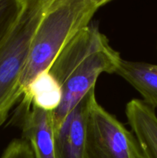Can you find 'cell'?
<instances>
[{
	"label": "cell",
	"instance_id": "6da1fadb",
	"mask_svg": "<svg viewBox=\"0 0 157 158\" xmlns=\"http://www.w3.org/2000/svg\"><path fill=\"white\" fill-rule=\"evenodd\" d=\"M121 60L95 25L82 29L63 48L49 69L62 91L61 104L53 112L55 137L78 102L95 88L99 77L115 73Z\"/></svg>",
	"mask_w": 157,
	"mask_h": 158
},
{
	"label": "cell",
	"instance_id": "8992f818",
	"mask_svg": "<svg viewBox=\"0 0 157 158\" xmlns=\"http://www.w3.org/2000/svg\"><path fill=\"white\" fill-rule=\"evenodd\" d=\"M95 98V88L78 102L55 137L56 158H83L88 117Z\"/></svg>",
	"mask_w": 157,
	"mask_h": 158
},
{
	"label": "cell",
	"instance_id": "8fae6325",
	"mask_svg": "<svg viewBox=\"0 0 157 158\" xmlns=\"http://www.w3.org/2000/svg\"><path fill=\"white\" fill-rule=\"evenodd\" d=\"M1 158H35V157L29 143L21 138L12 140L4 151Z\"/></svg>",
	"mask_w": 157,
	"mask_h": 158
},
{
	"label": "cell",
	"instance_id": "ba28073f",
	"mask_svg": "<svg viewBox=\"0 0 157 158\" xmlns=\"http://www.w3.org/2000/svg\"><path fill=\"white\" fill-rule=\"evenodd\" d=\"M115 73L136 89L146 104L157 108V65L122 59Z\"/></svg>",
	"mask_w": 157,
	"mask_h": 158
},
{
	"label": "cell",
	"instance_id": "3957f363",
	"mask_svg": "<svg viewBox=\"0 0 157 158\" xmlns=\"http://www.w3.org/2000/svg\"><path fill=\"white\" fill-rule=\"evenodd\" d=\"M51 0H27L16 26L0 47V125L22 97L20 81L37 28Z\"/></svg>",
	"mask_w": 157,
	"mask_h": 158
},
{
	"label": "cell",
	"instance_id": "9c48e42d",
	"mask_svg": "<svg viewBox=\"0 0 157 158\" xmlns=\"http://www.w3.org/2000/svg\"><path fill=\"white\" fill-rule=\"evenodd\" d=\"M21 101L31 103L45 111L55 112L61 104L62 91L49 70L38 73L23 91Z\"/></svg>",
	"mask_w": 157,
	"mask_h": 158
},
{
	"label": "cell",
	"instance_id": "7a4b0ae2",
	"mask_svg": "<svg viewBox=\"0 0 157 158\" xmlns=\"http://www.w3.org/2000/svg\"><path fill=\"white\" fill-rule=\"evenodd\" d=\"M111 0H51L31 44L20 81L22 93L41 72L49 70L63 48L91 24L100 9Z\"/></svg>",
	"mask_w": 157,
	"mask_h": 158
},
{
	"label": "cell",
	"instance_id": "5b68a950",
	"mask_svg": "<svg viewBox=\"0 0 157 158\" xmlns=\"http://www.w3.org/2000/svg\"><path fill=\"white\" fill-rule=\"evenodd\" d=\"M22 131L35 158H56L53 112L21 102L15 118Z\"/></svg>",
	"mask_w": 157,
	"mask_h": 158
},
{
	"label": "cell",
	"instance_id": "277c9868",
	"mask_svg": "<svg viewBox=\"0 0 157 158\" xmlns=\"http://www.w3.org/2000/svg\"><path fill=\"white\" fill-rule=\"evenodd\" d=\"M83 158H143L136 138L95 100L91 106Z\"/></svg>",
	"mask_w": 157,
	"mask_h": 158
},
{
	"label": "cell",
	"instance_id": "52a82bcc",
	"mask_svg": "<svg viewBox=\"0 0 157 158\" xmlns=\"http://www.w3.org/2000/svg\"><path fill=\"white\" fill-rule=\"evenodd\" d=\"M126 115L143 158H157V115L143 100L133 99L126 104Z\"/></svg>",
	"mask_w": 157,
	"mask_h": 158
},
{
	"label": "cell",
	"instance_id": "30bf717a",
	"mask_svg": "<svg viewBox=\"0 0 157 158\" xmlns=\"http://www.w3.org/2000/svg\"><path fill=\"white\" fill-rule=\"evenodd\" d=\"M27 0H0V47L16 26Z\"/></svg>",
	"mask_w": 157,
	"mask_h": 158
}]
</instances>
